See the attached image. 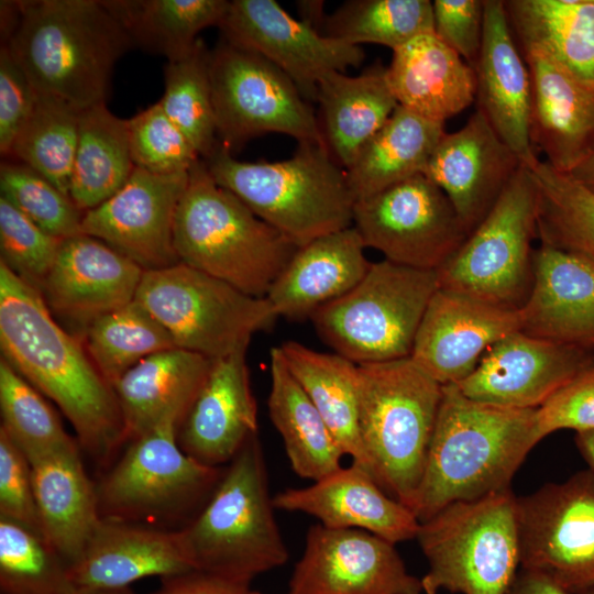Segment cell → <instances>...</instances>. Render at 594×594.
Segmentation results:
<instances>
[{"instance_id":"cell-1","label":"cell","mask_w":594,"mask_h":594,"mask_svg":"<svg viewBox=\"0 0 594 594\" xmlns=\"http://www.w3.org/2000/svg\"><path fill=\"white\" fill-rule=\"evenodd\" d=\"M0 346L2 359L58 405L96 460H108L128 440L112 385L56 322L41 292L1 261Z\"/></svg>"},{"instance_id":"cell-2","label":"cell","mask_w":594,"mask_h":594,"mask_svg":"<svg viewBox=\"0 0 594 594\" xmlns=\"http://www.w3.org/2000/svg\"><path fill=\"white\" fill-rule=\"evenodd\" d=\"M539 441L536 409L479 402L454 384L443 385L410 510L421 522L450 504L509 490L515 473Z\"/></svg>"},{"instance_id":"cell-3","label":"cell","mask_w":594,"mask_h":594,"mask_svg":"<svg viewBox=\"0 0 594 594\" xmlns=\"http://www.w3.org/2000/svg\"><path fill=\"white\" fill-rule=\"evenodd\" d=\"M7 44L35 91L79 110L106 103L113 68L133 46L102 0L18 1Z\"/></svg>"},{"instance_id":"cell-4","label":"cell","mask_w":594,"mask_h":594,"mask_svg":"<svg viewBox=\"0 0 594 594\" xmlns=\"http://www.w3.org/2000/svg\"><path fill=\"white\" fill-rule=\"evenodd\" d=\"M292 157L243 162L218 143L202 160L221 187L292 242H308L353 224L355 199L346 172L324 144L304 142Z\"/></svg>"},{"instance_id":"cell-5","label":"cell","mask_w":594,"mask_h":594,"mask_svg":"<svg viewBox=\"0 0 594 594\" xmlns=\"http://www.w3.org/2000/svg\"><path fill=\"white\" fill-rule=\"evenodd\" d=\"M174 245L180 263L254 297H266L299 248L217 184L202 160L189 170Z\"/></svg>"},{"instance_id":"cell-6","label":"cell","mask_w":594,"mask_h":594,"mask_svg":"<svg viewBox=\"0 0 594 594\" xmlns=\"http://www.w3.org/2000/svg\"><path fill=\"white\" fill-rule=\"evenodd\" d=\"M257 433L229 462L212 494L180 536L195 571L250 584L286 563Z\"/></svg>"},{"instance_id":"cell-7","label":"cell","mask_w":594,"mask_h":594,"mask_svg":"<svg viewBox=\"0 0 594 594\" xmlns=\"http://www.w3.org/2000/svg\"><path fill=\"white\" fill-rule=\"evenodd\" d=\"M442 387L410 356L359 365V428L376 483L410 509Z\"/></svg>"},{"instance_id":"cell-8","label":"cell","mask_w":594,"mask_h":594,"mask_svg":"<svg viewBox=\"0 0 594 594\" xmlns=\"http://www.w3.org/2000/svg\"><path fill=\"white\" fill-rule=\"evenodd\" d=\"M428 562L426 594H506L520 566L512 490L453 503L421 521L416 538Z\"/></svg>"},{"instance_id":"cell-9","label":"cell","mask_w":594,"mask_h":594,"mask_svg":"<svg viewBox=\"0 0 594 594\" xmlns=\"http://www.w3.org/2000/svg\"><path fill=\"white\" fill-rule=\"evenodd\" d=\"M439 289L437 273L393 263H372L346 294L310 317L329 346L358 365L411 355L426 309Z\"/></svg>"},{"instance_id":"cell-10","label":"cell","mask_w":594,"mask_h":594,"mask_svg":"<svg viewBox=\"0 0 594 594\" xmlns=\"http://www.w3.org/2000/svg\"><path fill=\"white\" fill-rule=\"evenodd\" d=\"M134 300L169 333L177 348L210 360L248 349L278 318L266 297L178 262L144 271Z\"/></svg>"},{"instance_id":"cell-11","label":"cell","mask_w":594,"mask_h":594,"mask_svg":"<svg viewBox=\"0 0 594 594\" xmlns=\"http://www.w3.org/2000/svg\"><path fill=\"white\" fill-rule=\"evenodd\" d=\"M538 190L521 167L492 210L436 270L439 288L519 310L534 283Z\"/></svg>"},{"instance_id":"cell-12","label":"cell","mask_w":594,"mask_h":594,"mask_svg":"<svg viewBox=\"0 0 594 594\" xmlns=\"http://www.w3.org/2000/svg\"><path fill=\"white\" fill-rule=\"evenodd\" d=\"M209 73L218 141L231 153L266 133L324 144L310 102L261 55L222 38L210 50Z\"/></svg>"},{"instance_id":"cell-13","label":"cell","mask_w":594,"mask_h":594,"mask_svg":"<svg viewBox=\"0 0 594 594\" xmlns=\"http://www.w3.org/2000/svg\"><path fill=\"white\" fill-rule=\"evenodd\" d=\"M178 426L165 422L134 438L96 486L101 518L129 522L183 515L208 501L223 471L186 454Z\"/></svg>"},{"instance_id":"cell-14","label":"cell","mask_w":594,"mask_h":594,"mask_svg":"<svg viewBox=\"0 0 594 594\" xmlns=\"http://www.w3.org/2000/svg\"><path fill=\"white\" fill-rule=\"evenodd\" d=\"M520 569L571 594L594 587V471L516 497Z\"/></svg>"},{"instance_id":"cell-15","label":"cell","mask_w":594,"mask_h":594,"mask_svg":"<svg viewBox=\"0 0 594 594\" xmlns=\"http://www.w3.org/2000/svg\"><path fill=\"white\" fill-rule=\"evenodd\" d=\"M352 226L365 248L385 260L433 271L470 234L449 198L425 174L355 201Z\"/></svg>"},{"instance_id":"cell-16","label":"cell","mask_w":594,"mask_h":594,"mask_svg":"<svg viewBox=\"0 0 594 594\" xmlns=\"http://www.w3.org/2000/svg\"><path fill=\"white\" fill-rule=\"evenodd\" d=\"M219 29L223 40L254 52L285 73L308 102L331 72L344 73L364 61L356 45L324 36L293 18L274 0H233Z\"/></svg>"},{"instance_id":"cell-17","label":"cell","mask_w":594,"mask_h":594,"mask_svg":"<svg viewBox=\"0 0 594 594\" xmlns=\"http://www.w3.org/2000/svg\"><path fill=\"white\" fill-rule=\"evenodd\" d=\"M395 543L359 529L320 524L306 536L289 582V594H421Z\"/></svg>"},{"instance_id":"cell-18","label":"cell","mask_w":594,"mask_h":594,"mask_svg":"<svg viewBox=\"0 0 594 594\" xmlns=\"http://www.w3.org/2000/svg\"><path fill=\"white\" fill-rule=\"evenodd\" d=\"M189 172L154 174L135 166L124 186L84 213L81 233L101 240L144 271L179 262L174 223Z\"/></svg>"},{"instance_id":"cell-19","label":"cell","mask_w":594,"mask_h":594,"mask_svg":"<svg viewBox=\"0 0 594 594\" xmlns=\"http://www.w3.org/2000/svg\"><path fill=\"white\" fill-rule=\"evenodd\" d=\"M593 350L518 330L493 344L475 370L457 386L479 402L537 409L559 388L594 366Z\"/></svg>"},{"instance_id":"cell-20","label":"cell","mask_w":594,"mask_h":594,"mask_svg":"<svg viewBox=\"0 0 594 594\" xmlns=\"http://www.w3.org/2000/svg\"><path fill=\"white\" fill-rule=\"evenodd\" d=\"M518 330L519 310L439 288L422 317L410 358L441 385H458L493 344Z\"/></svg>"},{"instance_id":"cell-21","label":"cell","mask_w":594,"mask_h":594,"mask_svg":"<svg viewBox=\"0 0 594 594\" xmlns=\"http://www.w3.org/2000/svg\"><path fill=\"white\" fill-rule=\"evenodd\" d=\"M521 167L517 154L476 110L460 130L442 135L425 175L446 194L471 233Z\"/></svg>"},{"instance_id":"cell-22","label":"cell","mask_w":594,"mask_h":594,"mask_svg":"<svg viewBox=\"0 0 594 594\" xmlns=\"http://www.w3.org/2000/svg\"><path fill=\"white\" fill-rule=\"evenodd\" d=\"M144 270L87 234L64 239L41 294L51 311L84 331L134 300Z\"/></svg>"},{"instance_id":"cell-23","label":"cell","mask_w":594,"mask_h":594,"mask_svg":"<svg viewBox=\"0 0 594 594\" xmlns=\"http://www.w3.org/2000/svg\"><path fill=\"white\" fill-rule=\"evenodd\" d=\"M522 57L504 0H484L482 45L473 67L477 110L524 166L532 169L540 160L530 141L531 81Z\"/></svg>"},{"instance_id":"cell-24","label":"cell","mask_w":594,"mask_h":594,"mask_svg":"<svg viewBox=\"0 0 594 594\" xmlns=\"http://www.w3.org/2000/svg\"><path fill=\"white\" fill-rule=\"evenodd\" d=\"M246 350L212 360L210 372L177 430L182 450L202 464L221 468L257 433Z\"/></svg>"},{"instance_id":"cell-25","label":"cell","mask_w":594,"mask_h":594,"mask_svg":"<svg viewBox=\"0 0 594 594\" xmlns=\"http://www.w3.org/2000/svg\"><path fill=\"white\" fill-rule=\"evenodd\" d=\"M522 56L531 81V144L568 174L594 152V86L543 53Z\"/></svg>"},{"instance_id":"cell-26","label":"cell","mask_w":594,"mask_h":594,"mask_svg":"<svg viewBox=\"0 0 594 594\" xmlns=\"http://www.w3.org/2000/svg\"><path fill=\"white\" fill-rule=\"evenodd\" d=\"M276 509L310 515L333 529H359L393 543L416 538L414 513L387 494L361 466H341L301 488H286L273 497Z\"/></svg>"},{"instance_id":"cell-27","label":"cell","mask_w":594,"mask_h":594,"mask_svg":"<svg viewBox=\"0 0 594 594\" xmlns=\"http://www.w3.org/2000/svg\"><path fill=\"white\" fill-rule=\"evenodd\" d=\"M195 571L179 530L102 518L80 557L68 566L78 590H120L147 576Z\"/></svg>"},{"instance_id":"cell-28","label":"cell","mask_w":594,"mask_h":594,"mask_svg":"<svg viewBox=\"0 0 594 594\" xmlns=\"http://www.w3.org/2000/svg\"><path fill=\"white\" fill-rule=\"evenodd\" d=\"M521 332L594 349V264L562 250L534 251V283L519 309Z\"/></svg>"},{"instance_id":"cell-29","label":"cell","mask_w":594,"mask_h":594,"mask_svg":"<svg viewBox=\"0 0 594 594\" xmlns=\"http://www.w3.org/2000/svg\"><path fill=\"white\" fill-rule=\"evenodd\" d=\"M352 226L299 246L272 285L267 300L278 317L309 318L320 307L350 292L367 273L371 262Z\"/></svg>"},{"instance_id":"cell-30","label":"cell","mask_w":594,"mask_h":594,"mask_svg":"<svg viewBox=\"0 0 594 594\" xmlns=\"http://www.w3.org/2000/svg\"><path fill=\"white\" fill-rule=\"evenodd\" d=\"M386 79L399 106L439 123L469 108L476 97L473 67L435 32L394 50Z\"/></svg>"},{"instance_id":"cell-31","label":"cell","mask_w":594,"mask_h":594,"mask_svg":"<svg viewBox=\"0 0 594 594\" xmlns=\"http://www.w3.org/2000/svg\"><path fill=\"white\" fill-rule=\"evenodd\" d=\"M211 364L204 355L174 348L148 355L128 370L112 385L127 438L132 440L165 422L179 428Z\"/></svg>"},{"instance_id":"cell-32","label":"cell","mask_w":594,"mask_h":594,"mask_svg":"<svg viewBox=\"0 0 594 594\" xmlns=\"http://www.w3.org/2000/svg\"><path fill=\"white\" fill-rule=\"evenodd\" d=\"M31 466L40 530L69 566L102 519L97 487L85 471L79 449L47 457Z\"/></svg>"},{"instance_id":"cell-33","label":"cell","mask_w":594,"mask_h":594,"mask_svg":"<svg viewBox=\"0 0 594 594\" xmlns=\"http://www.w3.org/2000/svg\"><path fill=\"white\" fill-rule=\"evenodd\" d=\"M319 125L333 160L346 169L363 145L398 106L386 67L374 65L358 76L331 72L318 82Z\"/></svg>"},{"instance_id":"cell-34","label":"cell","mask_w":594,"mask_h":594,"mask_svg":"<svg viewBox=\"0 0 594 594\" xmlns=\"http://www.w3.org/2000/svg\"><path fill=\"white\" fill-rule=\"evenodd\" d=\"M521 52L543 53L594 86V0H504Z\"/></svg>"},{"instance_id":"cell-35","label":"cell","mask_w":594,"mask_h":594,"mask_svg":"<svg viewBox=\"0 0 594 594\" xmlns=\"http://www.w3.org/2000/svg\"><path fill=\"white\" fill-rule=\"evenodd\" d=\"M279 350L344 455L373 477L359 428V365L338 353L318 352L296 341L284 342Z\"/></svg>"},{"instance_id":"cell-36","label":"cell","mask_w":594,"mask_h":594,"mask_svg":"<svg viewBox=\"0 0 594 594\" xmlns=\"http://www.w3.org/2000/svg\"><path fill=\"white\" fill-rule=\"evenodd\" d=\"M444 133V123L426 119L398 105L345 169L355 201L425 174Z\"/></svg>"},{"instance_id":"cell-37","label":"cell","mask_w":594,"mask_h":594,"mask_svg":"<svg viewBox=\"0 0 594 594\" xmlns=\"http://www.w3.org/2000/svg\"><path fill=\"white\" fill-rule=\"evenodd\" d=\"M272 422L279 432L294 472L318 481L339 470L343 451L321 415L288 370L279 346L271 350Z\"/></svg>"},{"instance_id":"cell-38","label":"cell","mask_w":594,"mask_h":594,"mask_svg":"<svg viewBox=\"0 0 594 594\" xmlns=\"http://www.w3.org/2000/svg\"><path fill=\"white\" fill-rule=\"evenodd\" d=\"M134 168L127 119L106 103L84 109L69 185L75 205L84 212L98 207L124 186Z\"/></svg>"},{"instance_id":"cell-39","label":"cell","mask_w":594,"mask_h":594,"mask_svg":"<svg viewBox=\"0 0 594 594\" xmlns=\"http://www.w3.org/2000/svg\"><path fill=\"white\" fill-rule=\"evenodd\" d=\"M133 46L177 59L191 51L206 28L220 26L226 0H102Z\"/></svg>"},{"instance_id":"cell-40","label":"cell","mask_w":594,"mask_h":594,"mask_svg":"<svg viewBox=\"0 0 594 594\" xmlns=\"http://www.w3.org/2000/svg\"><path fill=\"white\" fill-rule=\"evenodd\" d=\"M81 111L36 91L33 109L8 157L28 165L69 196Z\"/></svg>"},{"instance_id":"cell-41","label":"cell","mask_w":594,"mask_h":594,"mask_svg":"<svg viewBox=\"0 0 594 594\" xmlns=\"http://www.w3.org/2000/svg\"><path fill=\"white\" fill-rule=\"evenodd\" d=\"M530 170L538 190L537 238L541 245L594 264V193L546 161Z\"/></svg>"},{"instance_id":"cell-42","label":"cell","mask_w":594,"mask_h":594,"mask_svg":"<svg viewBox=\"0 0 594 594\" xmlns=\"http://www.w3.org/2000/svg\"><path fill=\"white\" fill-rule=\"evenodd\" d=\"M319 32L345 43L380 44L393 51L411 38L435 32L429 0H349L324 15Z\"/></svg>"},{"instance_id":"cell-43","label":"cell","mask_w":594,"mask_h":594,"mask_svg":"<svg viewBox=\"0 0 594 594\" xmlns=\"http://www.w3.org/2000/svg\"><path fill=\"white\" fill-rule=\"evenodd\" d=\"M84 339L88 355L111 385L146 356L177 348L166 329L135 300L95 320Z\"/></svg>"},{"instance_id":"cell-44","label":"cell","mask_w":594,"mask_h":594,"mask_svg":"<svg viewBox=\"0 0 594 594\" xmlns=\"http://www.w3.org/2000/svg\"><path fill=\"white\" fill-rule=\"evenodd\" d=\"M210 50L199 38L186 55L167 61L164 94L158 101L184 132L201 160L217 147V125L209 73Z\"/></svg>"},{"instance_id":"cell-45","label":"cell","mask_w":594,"mask_h":594,"mask_svg":"<svg viewBox=\"0 0 594 594\" xmlns=\"http://www.w3.org/2000/svg\"><path fill=\"white\" fill-rule=\"evenodd\" d=\"M1 427L31 464L78 450L58 416L33 385L0 360Z\"/></svg>"},{"instance_id":"cell-46","label":"cell","mask_w":594,"mask_h":594,"mask_svg":"<svg viewBox=\"0 0 594 594\" xmlns=\"http://www.w3.org/2000/svg\"><path fill=\"white\" fill-rule=\"evenodd\" d=\"M0 587L3 594H72L68 566L41 531L0 517Z\"/></svg>"},{"instance_id":"cell-47","label":"cell","mask_w":594,"mask_h":594,"mask_svg":"<svg viewBox=\"0 0 594 594\" xmlns=\"http://www.w3.org/2000/svg\"><path fill=\"white\" fill-rule=\"evenodd\" d=\"M1 197L45 232L59 239L81 234V211L45 177L15 160L0 165Z\"/></svg>"},{"instance_id":"cell-48","label":"cell","mask_w":594,"mask_h":594,"mask_svg":"<svg viewBox=\"0 0 594 594\" xmlns=\"http://www.w3.org/2000/svg\"><path fill=\"white\" fill-rule=\"evenodd\" d=\"M128 122L134 165L154 174L187 173L201 158L184 134L156 102Z\"/></svg>"},{"instance_id":"cell-49","label":"cell","mask_w":594,"mask_h":594,"mask_svg":"<svg viewBox=\"0 0 594 594\" xmlns=\"http://www.w3.org/2000/svg\"><path fill=\"white\" fill-rule=\"evenodd\" d=\"M63 240L42 230L0 196V261L40 292Z\"/></svg>"},{"instance_id":"cell-50","label":"cell","mask_w":594,"mask_h":594,"mask_svg":"<svg viewBox=\"0 0 594 594\" xmlns=\"http://www.w3.org/2000/svg\"><path fill=\"white\" fill-rule=\"evenodd\" d=\"M540 440L563 429L594 430V366L580 373L536 409Z\"/></svg>"},{"instance_id":"cell-51","label":"cell","mask_w":594,"mask_h":594,"mask_svg":"<svg viewBox=\"0 0 594 594\" xmlns=\"http://www.w3.org/2000/svg\"><path fill=\"white\" fill-rule=\"evenodd\" d=\"M0 517L41 531L31 463L2 429H0Z\"/></svg>"},{"instance_id":"cell-52","label":"cell","mask_w":594,"mask_h":594,"mask_svg":"<svg viewBox=\"0 0 594 594\" xmlns=\"http://www.w3.org/2000/svg\"><path fill=\"white\" fill-rule=\"evenodd\" d=\"M435 33L474 67L480 55L484 0H435Z\"/></svg>"},{"instance_id":"cell-53","label":"cell","mask_w":594,"mask_h":594,"mask_svg":"<svg viewBox=\"0 0 594 594\" xmlns=\"http://www.w3.org/2000/svg\"><path fill=\"white\" fill-rule=\"evenodd\" d=\"M36 91L7 44L0 48V152L9 156L19 131L28 120Z\"/></svg>"},{"instance_id":"cell-54","label":"cell","mask_w":594,"mask_h":594,"mask_svg":"<svg viewBox=\"0 0 594 594\" xmlns=\"http://www.w3.org/2000/svg\"><path fill=\"white\" fill-rule=\"evenodd\" d=\"M153 594H261L250 584L239 583L200 571L163 579Z\"/></svg>"},{"instance_id":"cell-55","label":"cell","mask_w":594,"mask_h":594,"mask_svg":"<svg viewBox=\"0 0 594 594\" xmlns=\"http://www.w3.org/2000/svg\"><path fill=\"white\" fill-rule=\"evenodd\" d=\"M506 594H571L536 572L520 569Z\"/></svg>"},{"instance_id":"cell-56","label":"cell","mask_w":594,"mask_h":594,"mask_svg":"<svg viewBox=\"0 0 594 594\" xmlns=\"http://www.w3.org/2000/svg\"><path fill=\"white\" fill-rule=\"evenodd\" d=\"M568 175L594 193V152L578 164Z\"/></svg>"},{"instance_id":"cell-57","label":"cell","mask_w":594,"mask_h":594,"mask_svg":"<svg viewBox=\"0 0 594 594\" xmlns=\"http://www.w3.org/2000/svg\"><path fill=\"white\" fill-rule=\"evenodd\" d=\"M575 443L590 469L594 471V430L576 432Z\"/></svg>"},{"instance_id":"cell-58","label":"cell","mask_w":594,"mask_h":594,"mask_svg":"<svg viewBox=\"0 0 594 594\" xmlns=\"http://www.w3.org/2000/svg\"><path fill=\"white\" fill-rule=\"evenodd\" d=\"M72 594H133L129 587L120 590H78L76 588Z\"/></svg>"},{"instance_id":"cell-59","label":"cell","mask_w":594,"mask_h":594,"mask_svg":"<svg viewBox=\"0 0 594 594\" xmlns=\"http://www.w3.org/2000/svg\"><path fill=\"white\" fill-rule=\"evenodd\" d=\"M584 594H594V587L591 588L590 591L585 592Z\"/></svg>"}]
</instances>
